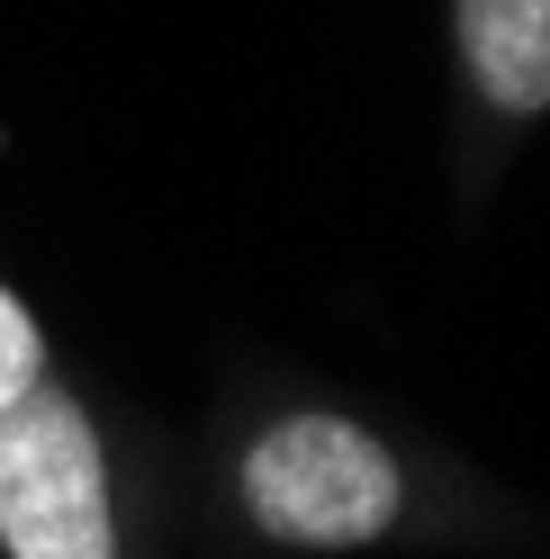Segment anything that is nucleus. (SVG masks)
Returning a JSON list of instances; mask_svg holds the SVG:
<instances>
[{"label": "nucleus", "mask_w": 550, "mask_h": 559, "mask_svg": "<svg viewBox=\"0 0 550 559\" xmlns=\"http://www.w3.org/2000/svg\"><path fill=\"white\" fill-rule=\"evenodd\" d=\"M190 497L217 559H416L541 533V514L469 451L289 370L235 379L208 406Z\"/></svg>", "instance_id": "nucleus-1"}, {"label": "nucleus", "mask_w": 550, "mask_h": 559, "mask_svg": "<svg viewBox=\"0 0 550 559\" xmlns=\"http://www.w3.org/2000/svg\"><path fill=\"white\" fill-rule=\"evenodd\" d=\"M181 469L163 433L82 370L0 406V559H171Z\"/></svg>", "instance_id": "nucleus-2"}, {"label": "nucleus", "mask_w": 550, "mask_h": 559, "mask_svg": "<svg viewBox=\"0 0 550 559\" xmlns=\"http://www.w3.org/2000/svg\"><path fill=\"white\" fill-rule=\"evenodd\" d=\"M550 118V0H442V127L461 217L488 207L505 163Z\"/></svg>", "instance_id": "nucleus-3"}, {"label": "nucleus", "mask_w": 550, "mask_h": 559, "mask_svg": "<svg viewBox=\"0 0 550 559\" xmlns=\"http://www.w3.org/2000/svg\"><path fill=\"white\" fill-rule=\"evenodd\" d=\"M46 370H55V343H46V325H37V307L0 280V406L27 397Z\"/></svg>", "instance_id": "nucleus-4"}]
</instances>
